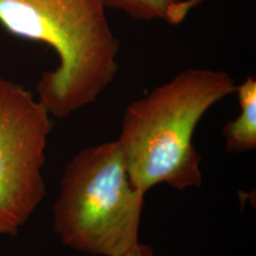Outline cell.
<instances>
[{"instance_id":"cell-2","label":"cell","mask_w":256,"mask_h":256,"mask_svg":"<svg viewBox=\"0 0 256 256\" xmlns=\"http://www.w3.org/2000/svg\"><path fill=\"white\" fill-rule=\"evenodd\" d=\"M238 84L222 70L192 68L130 102L116 139L133 186L142 194L166 184L178 191L203 183L194 130Z\"/></svg>"},{"instance_id":"cell-1","label":"cell","mask_w":256,"mask_h":256,"mask_svg":"<svg viewBox=\"0 0 256 256\" xmlns=\"http://www.w3.org/2000/svg\"><path fill=\"white\" fill-rule=\"evenodd\" d=\"M0 25L55 50L58 66L36 86L52 118L66 119L94 104L119 72L120 40L102 0H0Z\"/></svg>"},{"instance_id":"cell-5","label":"cell","mask_w":256,"mask_h":256,"mask_svg":"<svg viewBox=\"0 0 256 256\" xmlns=\"http://www.w3.org/2000/svg\"><path fill=\"white\" fill-rule=\"evenodd\" d=\"M240 114L226 121L222 127L226 150L230 153L243 154L256 148V80L248 76L236 87Z\"/></svg>"},{"instance_id":"cell-3","label":"cell","mask_w":256,"mask_h":256,"mask_svg":"<svg viewBox=\"0 0 256 256\" xmlns=\"http://www.w3.org/2000/svg\"><path fill=\"white\" fill-rule=\"evenodd\" d=\"M145 196L133 186L116 140L87 147L63 170L54 232L72 250L124 256L140 243Z\"/></svg>"},{"instance_id":"cell-6","label":"cell","mask_w":256,"mask_h":256,"mask_svg":"<svg viewBox=\"0 0 256 256\" xmlns=\"http://www.w3.org/2000/svg\"><path fill=\"white\" fill-rule=\"evenodd\" d=\"M104 8L124 12L134 20L164 22L170 25L183 23L188 14L184 0H102Z\"/></svg>"},{"instance_id":"cell-7","label":"cell","mask_w":256,"mask_h":256,"mask_svg":"<svg viewBox=\"0 0 256 256\" xmlns=\"http://www.w3.org/2000/svg\"><path fill=\"white\" fill-rule=\"evenodd\" d=\"M124 256H154V250L152 247L142 243H138L132 250H130Z\"/></svg>"},{"instance_id":"cell-4","label":"cell","mask_w":256,"mask_h":256,"mask_svg":"<svg viewBox=\"0 0 256 256\" xmlns=\"http://www.w3.org/2000/svg\"><path fill=\"white\" fill-rule=\"evenodd\" d=\"M52 116L23 86L0 76V236H16L46 194L43 168Z\"/></svg>"}]
</instances>
